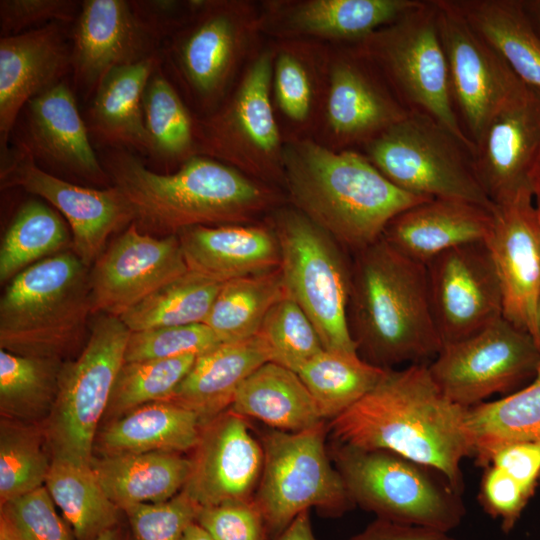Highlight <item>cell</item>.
I'll list each match as a JSON object with an SVG mask.
<instances>
[{"label": "cell", "mask_w": 540, "mask_h": 540, "mask_svg": "<svg viewBox=\"0 0 540 540\" xmlns=\"http://www.w3.org/2000/svg\"><path fill=\"white\" fill-rule=\"evenodd\" d=\"M183 492L199 507L253 500L264 451L245 417L230 408L202 425Z\"/></svg>", "instance_id": "cell-22"}, {"label": "cell", "mask_w": 540, "mask_h": 540, "mask_svg": "<svg viewBox=\"0 0 540 540\" xmlns=\"http://www.w3.org/2000/svg\"><path fill=\"white\" fill-rule=\"evenodd\" d=\"M222 283L188 271L119 317L131 332L204 323Z\"/></svg>", "instance_id": "cell-43"}, {"label": "cell", "mask_w": 540, "mask_h": 540, "mask_svg": "<svg viewBox=\"0 0 540 540\" xmlns=\"http://www.w3.org/2000/svg\"><path fill=\"white\" fill-rule=\"evenodd\" d=\"M0 540H6V539H5V538H3V537H0Z\"/></svg>", "instance_id": "cell-61"}, {"label": "cell", "mask_w": 540, "mask_h": 540, "mask_svg": "<svg viewBox=\"0 0 540 540\" xmlns=\"http://www.w3.org/2000/svg\"><path fill=\"white\" fill-rule=\"evenodd\" d=\"M197 355L124 363L106 413L123 415L142 405L169 401L192 368Z\"/></svg>", "instance_id": "cell-45"}, {"label": "cell", "mask_w": 540, "mask_h": 540, "mask_svg": "<svg viewBox=\"0 0 540 540\" xmlns=\"http://www.w3.org/2000/svg\"><path fill=\"white\" fill-rule=\"evenodd\" d=\"M526 85L540 91V35L521 0H452Z\"/></svg>", "instance_id": "cell-35"}, {"label": "cell", "mask_w": 540, "mask_h": 540, "mask_svg": "<svg viewBox=\"0 0 540 540\" xmlns=\"http://www.w3.org/2000/svg\"><path fill=\"white\" fill-rule=\"evenodd\" d=\"M102 164L130 203L138 229L157 237L195 226L251 223L280 201L272 185L205 155L164 174L124 148L109 150Z\"/></svg>", "instance_id": "cell-2"}, {"label": "cell", "mask_w": 540, "mask_h": 540, "mask_svg": "<svg viewBox=\"0 0 540 540\" xmlns=\"http://www.w3.org/2000/svg\"><path fill=\"white\" fill-rule=\"evenodd\" d=\"M533 493L502 469L489 465L482 477L479 502L485 512L500 521L504 533L511 532Z\"/></svg>", "instance_id": "cell-51"}, {"label": "cell", "mask_w": 540, "mask_h": 540, "mask_svg": "<svg viewBox=\"0 0 540 540\" xmlns=\"http://www.w3.org/2000/svg\"><path fill=\"white\" fill-rule=\"evenodd\" d=\"M266 362L270 354L259 334L220 342L196 357L169 401L195 412L204 425L230 408L243 381Z\"/></svg>", "instance_id": "cell-29"}, {"label": "cell", "mask_w": 540, "mask_h": 540, "mask_svg": "<svg viewBox=\"0 0 540 540\" xmlns=\"http://www.w3.org/2000/svg\"><path fill=\"white\" fill-rule=\"evenodd\" d=\"M419 0H299L263 4L262 30L282 40L358 42L416 7Z\"/></svg>", "instance_id": "cell-25"}, {"label": "cell", "mask_w": 540, "mask_h": 540, "mask_svg": "<svg viewBox=\"0 0 540 540\" xmlns=\"http://www.w3.org/2000/svg\"><path fill=\"white\" fill-rule=\"evenodd\" d=\"M220 342L205 323L131 332L125 351V363L170 359L189 354L198 356Z\"/></svg>", "instance_id": "cell-48"}, {"label": "cell", "mask_w": 540, "mask_h": 540, "mask_svg": "<svg viewBox=\"0 0 540 540\" xmlns=\"http://www.w3.org/2000/svg\"><path fill=\"white\" fill-rule=\"evenodd\" d=\"M42 486L1 504L0 537L6 540H73Z\"/></svg>", "instance_id": "cell-47"}, {"label": "cell", "mask_w": 540, "mask_h": 540, "mask_svg": "<svg viewBox=\"0 0 540 540\" xmlns=\"http://www.w3.org/2000/svg\"><path fill=\"white\" fill-rule=\"evenodd\" d=\"M71 38L74 82L87 96L112 69L160 53L163 41L126 0L82 1Z\"/></svg>", "instance_id": "cell-20"}, {"label": "cell", "mask_w": 540, "mask_h": 540, "mask_svg": "<svg viewBox=\"0 0 540 540\" xmlns=\"http://www.w3.org/2000/svg\"><path fill=\"white\" fill-rule=\"evenodd\" d=\"M161 53L140 62L116 67L98 84L88 110L89 131L114 148L132 147L148 154L143 118V94Z\"/></svg>", "instance_id": "cell-31"}, {"label": "cell", "mask_w": 540, "mask_h": 540, "mask_svg": "<svg viewBox=\"0 0 540 540\" xmlns=\"http://www.w3.org/2000/svg\"><path fill=\"white\" fill-rule=\"evenodd\" d=\"M44 431L5 418L0 428V503L42 486L51 466Z\"/></svg>", "instance_id": "cell-44"}, {"label": "cell", "mask_w": 540, "mask_h": 540, "mask_svg": "<svg viewBox=\"0 0 540 540\" xmlns=\"http://www.w3.org/2000/svg\"><path fill=\"white\" fill-rule=\"evenodd\" d=\"M539 482H540V479H539Z\"/></svg>", "instance_id": "cell-62"}, {"label": "cell", "mask_w": 540, "mask_h": 540, "mask_svg": "<svg viewBox=\"0 0 540 540\" xmlns=\"http://www.w3.org/2000/svg\"><path fill=\"white\" fill-rule=\"evenodd\" d=\"M230 409L286 432L310 429L324 422L299 375L274 362L264 363L243 381Z\"/></svg>", "instance_id": "cell-34"}, {"label": "cell", "mask_w": 540, "mask_h": 540, "mask_svg": "<svg viewBox=\"0 0 540 540\" xmlns=\"http://www.w3.org/2000/svg\"><path fill=\"white\" fill-rule=\"evenodd\" d=\"M202 425L199 416L182 405L172 401L153 402L107 425L99 443L102 455L183 453L195 448Z\"/></svg>", "instance_id": "cell-33"}, {"label": "cell", "mask_w": 540, "mask_h": 540, "mask_svg": "<svg viewBox=\"0 0 540 540\" xmlns=\"http://www.w3.org/2000/svg\"><path fill=\"white\" fill-rule=\"evenodd\" d=\"M273 59L274 47L256 53L222 103L195 119L198 155L270 185L284 182L285 145L272 99Z\"/></svg>", "instance_id": "cell-8"}, {"label": "cell", "mask_w": 540, "mask_h": 540, "mask_svg": "<svg viewBox=\"0 0 540 540\" xmlns=\"http://www.w3.org/2000/svg\"><path fill=\"white\" fill-rule=\"evenodd\" d=\"M45 487L77 540H96L117 526L121 509L108 498L91 464L53 458Z\"/></svg>", "instance_id": "cell-37"}, {"label": "cell", "mask_w": 540, "mask_h": 540, "mask_svg": "<svg viewBox=\"0 0 540 540\" xmlns=\"http://www.w3.org/2000/svg\"><path fill=\"white\" fill-rule=\"evenodd\" d=\"M467 410L442 393L428 363L412 364L387 369L329 429L334 442L395 453L437 471L461 492V463L472 453Z\"/></svg>", "instance_id": "cell-1"}, {"label": "cell", "mask_w": 540, "mask_h": 540, "mask_svg": "<svg viewBox=\"0 0 540 540\" xmlns=\"http://www.w3.org/2000/svg\"><path fill=\"white\" fill-rule=\"evenodd\" d=\"M287 296L280 268L222 283L204 323L221 342L258 334L270 309Z\"/></svg>", "instance_id": "cell-41"}, {"label": "cell", "mask_w": 540, "mask_h": 540, "mask_svg": "<svg viewBox=\"0 0 540 540\" xmlns=\"http://www.w3.org/2000/svg\"><path fill=\"white\" fill-rule=\"evenodd\" d=\"M65 23L41 27L0 38V148L8 139L26 104L58 83L71 67L72 43Z\"/></svg>", "instance_id": "cell-24"}, {"label": "cell", "mask_w": 540, "mask_h": 540, "mask_svg": "<svg viewBox=\"0 0 540 540\" xmlns=\"http://www.w3.org/2000/svg\"><path fill=\"white\" fill-rule=\"evenodd\" d=\"M386 370L370 364L358 352L324 349L297 374L323 419L331 421L370 392Z\"/></svg>", "instance_id": "cell-38"}, {"label": "cell", "mask_w": 540, "mask_h": 540, "mask_svg": "<svg viewBox=\"0 0 540 540\" xmlns=\"http://www.w3.org/2000/svg\"><path fill=\"white\" fill-rule=\"evenodd\" d=\"M454 106L474 142L490 119L528 85L467 22L452 0H435Z\"/></svg>", "instance_id": "cell-16"}, {"label": "cell", "mask_w": 540, "mask_h": 540, "mask_svg": "<svg viewBox=\"0 0 540 540\" xmlns=\"http://www.w3.org/2000/svg\"><path fill=\"white\" fill-rule=\"evenodd\" d=\"M181 540H213V538L195 521L187 527Z\"/></svg>", "instance_id": "cell-57"}, {"label": "cell", "mask_w": 540, "mask_h": 540, "mask_svg": "<svg viewBox=\"0 0 540 540\" xmlns=\"http://www.w3.org/2000/svg\"><path fill=\"white\" fill-rule=\"evenodd\" d=\"M408 112L366 59L351 49L329 52L320 143L335 150L362 147Z\"/></svg>", "instance_id": "cell-19"}, {"label": "cell", "mask_w": 540, "mask_h": 540, "mask_svg": "<svg viewBox=\"0 0 540 540\" xmlns=\"http://www.w3.org/2000/svg\"><path fill=\"white\" fill-rule=\"evenodd\" d=\"M466 427L471 456L489 466L493 455L506 445L540 440V369L524 388L468 408Z\"/></svg>", "instance_id": "cell-36"}, {"label": "cell", "mask_w": 540, "mask_h": 540, "mask_svg": "<svg viewBox=\"0 0 540 540\" xmlns=\"http://www.w3.org/2000/svg\"><path fill=\"white\" fill-rule=\"evenodd\" d=\"M196 522L213 540H267L263 516L254 500L200 507Z\"/></svg>", "instance_id": "cell-50"}, {"label": "cell", "mask_w": 540, "mask_h": 540, "mask_svg": "<svg viewBox=\"0 0 540 540\" xmlns=\"http://www.w3.org/2000/svg\"><path fill=\"white\" fill-rule=\"evenodd\" d=\"M177 236L188 270L219 283L271 271L281 264L271 223L195 226Z\"/></svg>", "instance_id": "cell-27"}, {"label": "cell", "mask_w": 540, "mask_h": 540, "mask_svg": "<svg viewBox=\"0 0 540 540\" xmlns=\"http://www.w3.org/2000/svg\"><path fill=\"white\" fill-rule=\"evenodd\" d=\"M188 271L177 234L153 236L132 222L90 267L93 315L121 317Z\"/></svg>", "instance_id": "cell-18"}, {"label": "cell", "mask_w": 540, "mask_h": 540, "mask_svg": "<svg viewBox=\"0 0 540 540\" xmlns=\"http://www.w3.org/2000/svg\"><path fill=\"white\" fill-rule=\"evenodd\" d=\"M60 359L17 355L0 350V410L2 418L31 423L49 415L57 391Z\"/></svg>", "instance_id": "cell-42"}, {"label": "cell", "mask_w": 540, "mask_h": 540, "mask_svg": "<svg viewBox=\"0 0 540 540\" xmlns=\"http://www.w3.org/2000/svg\"><path fill=\"white\" fill-rule=\"evenodd\" d=\"M350 49L376 68L409 111L431 116L473 150L454 106L435 1H421Z\"/></svg>", "instance_id": "cell-6"}, {"label": "cell", "mask_w": 540, "mask_h": 540, "mask_svg": "<svg viewBox=\"0 0 540 540\" xmlns=\"http://www.w3.org/2000/svg\"><path fill=\"white\" fill-rule=\"evenodd\" d=\"M258 334L269 350L270 362L296 373L325 349L312 321L288 296L270 309Z\"/></svg>", "instance_id": "cell-46"}, {"label": "cell", "mask_w": 540, "mask_h": 540, "mask_svg": "<svg viewBox=\"0 0 540 540\" xmlns=\"http://www.w3.org/2000/svg\"><path fill=\"white\" fill-rule=\"evenodd\" d=\"M1 188L20 187L45 199L66 220L72 251L89 268L107 247L108 238L134 222L128 200L115 186L94 189L44 171L21 140L1 153Z\"/></svg>", "instance_id": "cell-15"}, {"label": "cell", "mask_w": 540, "mask_h": 540, "mask_svg": "<svg viewBox=\"0 0 540 540\" xmlns=\"http://www.w3.org/2000/svg\"><path fill=\"white\" fill-rule=\"evenodd\" d=\"M270 223L280 245L287 296L312 321L325 349L357 352L348 323L346 250L294 207L275 210Z\"/></svg>", "instance_id": "cell-10"}, {"label": "cell", "mask_w": 540, "mask_h": 540, "mask_svg": "<svg viewBox=\"0 0 540 540\" xmlns=\"http://www.w3.org/2000/svg\"><path fill=\"white\" fill-rule=\"evenodd\" d=\"M349 540H457L449 533L377 518Z\"/></svg>", "instance_id": "cell-54"}, {"label": "cell", "mask_w": 540, "mask_h": 540, "mask_svg": "<svg viewBox=\"0 0 540 540\" xmlns=\"http://www.w3.org/2000/svg\"><path fill=\"white\" fill-rule=\"evenodd\" d=\"M539 151L540 91L527 86L493 115L474 142V172L494 206L531 190Z\"/></svg>", "instance_id": "cell-23"}, {"label": "cell", "mask_w": 540, "mask_h": 540, "mask_svg": "<svg viewBox=\"0 0 540 540\" xmlns=\"http://www.w3.org/2000/svg\"><path fill=\"white\" fill-rule=\"evenodd\" d=\"M67 224L52 206L35 199L25 202L2 237L1 284L41 260L72 250V233Z\"/></svg>", "instance_id": "cell-39"}, {"label": "cell", "mask_w": 540, "mask_h": 540, "mask_svg": "<svg viewBox=\"0 0 540 540\" xmlns=\"http://www.w3.org/2000/svg\"><path fill=\"white\" fill-rule=\"evenodd\" d=\"M199 506L181 491L168 501L142 503L123 509L133 540H181L196 521Z\"/></svg>", "instance_id": "cell-49"}, {"label": "cell", "mask_w": 540, "mask_h": 540, "mask_svg": "<svg viewBox=\"0 0 540 540\" xmlns=\"http://www.w3.org/2000/svg\"><path fill=\"white\" fill-rule=\"evenodd\" d=\"M362 154L395 186L425 198L493 203L474 172L472 149L431 116L410 110L362 146Z\"/></svg>", "instance_id": "cell-11"}, {"label": "cell", "mask_w": 540, "mask_h": 540, "mask_svg": "<svg viewBox=\"0 0 540 540\" xmlns=\"http://www.w3.org/2000/svg\"><path fill=\"white\" fill-rule=\"evenodd\" d=\"M428 369L448 399L470 408L532 381L540 369V348L533 335L501 317L463 340L443 345Z\"/></svg>", "instance_id": "cell-14"}, {"label": "cell", "mask_w": 540, "mask_h": 540, "mask_svg": "<svg viewBox=\"0 0 540 540\" xmlns=\"http://www.w3.org/2000/svg\"><path fill=\"white\" fill-rule=\"evenodd\" d=\"M490 465L502 469L534 494L540 479V440L506 445L493 455Z\"/></svg>", "instance_id": "cell-53"}, {"label": "cell", "mask_w": 540, "mask_h": 540, "mask_svg": "<svg viewBox=\"0 0 540 540\" xmlns=\"http://www.w3.org/2000/svg\"><path fill=\"white\" fill-rule=\"evenodd\" d=\"M89 271L67 250L18 273L0 299V348L60 360L77 348L93 315Z\"/></svg>", "instance_id": "cell-5"}, {"label": "cell", "mask_w": 540, "mask_h": 540, "mask_svg": "<svg viewBox=\"0 0 540 540\" xmlns=\"http://www.w3.org/2000/svg\"><path fill=\"white\" fill-rule=\"evenodd\" d=\"M180 454L156 451L93 456L91 467L108 498L123 510L178 495L191 470V459Z\"/></svg>", "instance_id": "cell-32"}, {"label": "cell", "mask_w": 540, "mask_h": 540, "mask_svg": "<svg viewBox=\"0 0 540 540\" xmlns=\"http://www.w3.org/2000/svg\"><path fill=\"white\" fill-rule=\"evenodd\" d=\"M348 323L360 357L383 369L429 363L443 346L426 265L383 237L354 254Z\"/></svg>", "instance_id": "cell-4"}, {"label": "cell", "mask_w": 540, "mask_h": 540, "mask_svg": "<svg viewBox=\"0 0 540 540\" xmlns=\"http://www.w3.org/2000/svg\"><path fill=\"white\" fill-rule=\"evenodd\" d=\"M80 7L81 2L72 0H1V37L31 30L35 25L74 22Z\"/></svg>", "instance_id": "cell-52"}, {"label": "cell", "mask_w": 540, "mask_h": 540, "mask_svg": "<svg viewBox=\"0 0 540 540\" xmlns=\"http://www.w3.org/2000/svg\"><path fill=\"white\" fill-rule=\"evenodd\" d=\"M536 342L540 348V301L537 311V320H536Z\"/></svg>", "instance_id": "cell-60"}, {"label": "cell", "mask_w": 540, "mask_h": 540, "mask_svg": "<svg viewBox=\"0 0 540 540\" xmlns=\"http://www.w3.org/2000/svg\"><path fill=\"white\" fill-rule=\"evenodd\" d=\"M442 344L463 340L503 317L498 275L484 241L451 248L426 264Z\"/></svg>", "instance_id": "cell-17"}, {"label": "cell", "mask_w": 540, "mask_h": 540, "mask_svg": "<svg viewBox=\"0 0 540 540\" xmlns=\"http://www.w3.org/2000/svg\"><path fill=\"white\" fill-rule=\"evenodd\" d=\"M272 540H318L313 532L309 510L303 511Z\"/></svg>", "instance_id": "cell-55"}, {"label": "cell", "mask_w": 540, "mask_h": 540, "mask_svg": "<svg viewBox=\"0 0 540 540\" xmlns=\"http://www.w3.org/2000/svg\"><path fill=\"white\" fill-rule=\"evenodd\" d=\"M493 220V210L481 205L433 198L398 214L382 237L406 257L426 265L451 248L485 241Z\"/></svg>", "instance_id": "cell-28"}, {"label": "cell", "mask_w": 540, "mask_h": 540, "mask_svg": "<svg viewBox=\"0 0 540 540\" xmlns=\"http://www.w3.org/2000/svg\"><path fill=\"white\" fill-rule=\"evenodd\" d=\"M325 435L322 422L298 432L274 430L263 437L264 464L253 500L268 537L274 539L310 508L336 516L354 505L331 464Z\"/></svg>", "instance_id": "cell-13"}, {"label": "cell", "mask_w": 540, "mask_h": 540, "mask_svg": "<svg viewBox=\"0 0 540 540\" xmlns=\"http://www.w3.org/2000/svg\"><path fill=\"white\" fill-rule=\"evenodd\" d=\"M261 31V10L251 2L193 0L188 19L166 38L165 59L204 116L228 95Z\"/></svg>", "instance_id": "cell-9"}, {"label": "cell", "mask_w": 540, "mask_h": 540, "mask_svg": "<svg viewBox=\"0 0 540 540\" xmlns=\"http://www.w3.org/2000/svg\"><path fill=\"white\" fill-rule=\"evenodd\" d=\"M530 188L534 205L540 218V151L534 163L530 175Z\"/></svg>", "instance_id": "cell-56"}, {"label": "cell", "mask_w": 540, "mask_h": 540, "mask_svg": "<svg viewBox=\"0 0 540 540\" xmlns=\"http://www.w3.org/2000/svg\"><path fill=\"white\" fill-rule=\"evenodd\" d=\"M142 108L149 155L178 166L198 155L195 119L161 63L146 85Z\"/></svg>", "instance_id": "cell-40"}, {"label": "cell", "mask_w": 540, "mask_h": 540, "mask_svg": "<svg viewBox=\"0 0 540 540\" xmlns=\"http://www.w3.org/2000/svg\"><path fill=\"white\" fill-rule=\"evenodd\" d=\"M89 331L78 357L62 364L44 429L52 459L87 465L131 333L119 317L107 314H97Z\"/></svg>", "instance_id": "cell-12"}, {"label": "cell", "mask_w": 540, "mask_h": 540, "mask_svg": "<svg viewBox=\"0 0 540 540\" xmlns=\"http://www.w3.org/2000/svg\"><path fill=\"white\" fill-rule=\"evenodd\" d=\"M485 244L503 298V317L536 339L540 301V218L531 190L495 205Z\"/></svg>", "instance_id": "cell-21"}, {"label": "cell", "mask_w": 540, "mask_h": 540, "mask_svg": "<svg viewBox=\"0 0 540 540\" xmlns=\"http://www.w3.org/2000/svg\"><path fill=\"white\" fill-rule=\"evenodd\" d=\"M331 455L353 504L379 519L447 533L463 520L460 492L429 467L389 451L337 442Z\"/></svg>", "instance_id": "cell-7"}, {"label": "cell", "mask_w": 540, "mask_h": 540, "mask_svg": "<svg viewBox=\"0 0 540 540\" xmlns=\"http://www.w3.org/2000/svg\"><path fill=\"white\" fill-rule=\"evenodd\" d=\"M96 540H125L121 530L115 526L101 533Z\"/></svg>", "instance_id": "cell-59"}, {"label": "cell", "mask_w": 540, "mask_h": 540, "mask_svg": "<svg viewBox=\"0 0 540 540\" xmlns=\"http://www.w3.org/2000/svg\"><path fill=\"white\" fill-rule=\"evenodd\" d=\"M329 52L311 40H282L274 46L272 99L276 114L291 129L286 138L308 137L306 131L320 124Z\"/></svg>", "instance_id": "cell-30"}, {"label": "cell", "mask_w": 540, "mask_h": 540, "mask_svg": "<svg viewBox=\"0 0 540 540\" xmlns=\"http://www.w3.org/2000/svg\"><path fill=\"white\" fill-rule=\"evenodd\" d=\"M283 171L293 207L353 254L379 240L398 214L430 199L395 186L362 153L312 137L285 139Z\"/></svg>", "instance_id": "cell-3"}, {"label": "cell", "mask_w": 540, "mask_h": 540, "mask_svg": "<svg viewBox=\"0 0 540 540\" xmlns=\"http://www.w3.org/2000/svg\"><path fill=\"white\" fill-rule=\"evenodd\" d=\"M525 10L540 35V0L523 1Z\"/></svg>", "instance_id": "cell-58"}, {"label": "cell", "mask_w": 540, "mask_h": 540, "mask_svg": "<svg viewBox=\"0 0 540 540\" xmlns=\"http://www.w3.org/2000/svg\"><path fill=\"white\" fill-rule=\"evenodd\" d=\"M26 140L35 159L98 185L110 181L71 88L60 82L26 104Z\"/></svg>", "instance_id": "cell-26"}]
</instances>
